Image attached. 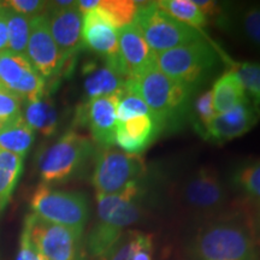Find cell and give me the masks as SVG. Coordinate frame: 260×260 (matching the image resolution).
Here are the masks:
<instances>
[{"instance_id":"cell-21","label":"cell","mask_w":260,"mask_h":260,"mask_svg":"<svg viewBox=\"0 0 260 260\" xmlns=\"http://www.w3.org/2000/svg\"><path fill=\"white\" fill-rule=\"evenodd\" d=\"M25 123L44 136L54 134L58 126V111L54 103L48 98L25 102L24 111H22Z\"/></svg>"},{"instance_id":"cell-36","label":"cell","mask_w":260,"mask_h":260,"mask_svg":"<svg viewBox=\"0 0 260 260\" xmlns=\"http://www.w3.org/2000/svg\"><path fill=\"white\" fill-rule=\"evenodd\" d=\"M8 8L0 6V52L8 50Z\"/></svg>"},{"instance_id":"cell-23","label":"cell","mask_w":260,"mask_h":260,"mask_svg":"<svg viewBox=\"0 0 260 260\" xmlns=\"http://www.w3.org/2000/svg\"><path fill=\"white\" fill-rule=\"evenodd\" d=\"M24 158L0 149V213L8 206L23 171Z\"/></svg>"},{"instance_id":"cell-15","label":"cell","mask_w":260,"mask_h":260,"mask_svg":"<svg viewBox=\"0 0 260 260\" xmlns=\"http://www.w3.org/2000/svg\"><path fill=\"white\" fill-rule=\"evenodd\" d=\"M119 68L126 79H134L155 61V54L149 48L135 22L118 30Z\"/></svg>"},{"instance_id":"cell-12","label":"cell","mask_w":260,"mask_h":260,"mask_svg":"<svg viewBox=\"0 0 260 260\" xmlns=\"http://www.w3.org/2000/svg\"><path fill=\"white\" fill-rule=\"evenodd\" d=\"M119 94L84 102L77 111V123L89 126L93 142L99 145V147L115 146V135L118 124L116 110Z\"/></svg>"},{"instance_id":"cell-25","label":"cell","mask_w":260,"mask_h":260,"mask_svg":"<svg viewBox=\"0 0 260 260\" xmlns=\"http://www.w3.org/2000/svg\"><path fill=\"white\" fill-rule=\"evenodd\" d=\"M230 182L236 190L260 201V159L239 165L233 171Z\"/></svg>"},{"instance_id":"cell-17","label":"cell","mask_w":260,"mask_h":260,"mask_svg":"<svg viewBox=\"0 0 260 260\" xmlns=\"http://www.w3.org/2000/svg\"><path fill=\"white\" fill-rule=\"evenodd\" d=\"M161 132H164L162 125L152 113L139 116L117 124L115 145L125 153L140 155L153 144Z\"/></svg>"},{"instance_id":"cell-32","label":"cell","mask_w":260,"mask_h":260,"mask_svg":"<svg viewBox=\"0 0 260 260\" xmlns=\"http://www.w3.org/2000/svg\"><path fill=\"white\" fill-rule=\"evenodd\" d=\"M141 232L126 230L116 246L100 260H134Z\"/></svg>"},{"instance_id":"cell-19","label":"cell","mask_w":260,"mask_h":260,"mask_svg":"<svg viewBox=\"0 0 260 260\" xmlns=\"http://www.w3.org/2000/svg\"><path fill=\"white\" fill-rule=\"evenodd\" d=\"M126 81L128 79L119 69L117 58L105 60L104 67L94 68L87 73L86 80H84L86 102L95 99V98L119 94L124 89Z\"/></svg>"},{"instance_id":"cell-4","label":"cell","mask_w":260,"mask_h":260,"mask_svg":"<svg viewBox=\"0 0 260 260\" xmlns=\"http://www.w3.org/2000/svg\"><path fill=\"white\" fill-rule=\"evenodd\" d=\"M147 165L141 155L115 147H100L94 154L92 183L98 195H115L142 184Z\"/></svg>"},{"instance_id":"cell-16","label":"cell","mask_w":260,"mask_h":260,"mask_svg":"<svg viewBox=\"0 0 260 260\" xmlns=\"http://www.w3.org/2000/svg\"><path fill=\"white\" fill-rule=\"evenodd\" d=\"M44 14L47 17L48 27L52 38L59 48L65 59H69L82 46V23L83 16L76 4L68 9H52Z\"/></svg>"},{"instance_id":"cell-18","label":"cell","mask_w":260,"mask_h":260,"mask_svg":"<svg viewBox=\"0 0 260 260\" xmlns=\"http://www.w3.org/2000/svg\"><path fill=\"white\" fill-rule=\"evenodd\" d=\"M82 42L105 60L118 56V30L98 9L83 16Z\"/></svg>"},{"instance_id":"cell-34","label":"cell","mask_w":260,"mask_h":260,"mask_svg":"<svg viewBox=\"0 0 260 260\" xmlns=\"http://www.w3.org/2000/svg\"><path fill=\"white\" fill-rule=\"evenodd\" d=\"M5 4L4 6L6 8H10L29 18L44 15L45 10L48 9V2H40V0H10Z\"/></svg>"},{"instance_id":"cell-11","label":"cell","mask_w":260,"mask_h":260,"mask_svg":"<svg viewBox=\"0 0 260 260\" xmlns=\"http://www.w3.org/2000/svg\"><path fill=\"white\" fill-rule=\"evenodd\" d=\"M145 188L142 184L133 186L115 195H98L96 223L110 229L126 232V228L138 223L142 216L140 204Z\"/></svg>"},{"instance_id":"cell-38","label":"cell","mask_w":260,"mask_h":260,"mask_svg":"<svg viewBox=\"0 0 260 260\" xmlns=\"http://www.w3.org/2000/svg\"><path fill=\"white\" fill-rule=\"evenodd\" d=\"M258 220H259V225H260V209H259V213H258Z\"/></svg>"},{"instance_id":"cell-10","label":"cell","mask_w":260,"mask_h":260,"mask_svg":"<svg viewBox=\"0 0 260 260\" xmlns=\"http://www.w3.org/2000/svg\"><path fill=\"white\" fill-rule=\"evenodd\" d=\"M25 56L45 81L57 77L68 61L52 38L45 15L31 18Z\"/></svg>"},{"instance_id":"cell-5","label":"cell","mask_w":260,"mask_h":260,"mask_svg":"<svg viewBox=\"0 0 260 260\" xmlns=\"http://www.w3.org/2000/svg\"><path fill=\"white\" fill-rule=\"evenodd\" d=\"M155 64L167 76L198 88L218 64V54L203 39L161 52L155 56Z\"/></svg>"},{"instance_id":"cell-1","label":"cell","mask_w":260,"mask_h":260,"mask_svg":"<svg viewBox=\"0 0 260 260\" xmlns=\"http://www.w3.org/2000/svg\"><path fill=\"white\" fill-rule=\"evenodd\" d=\"M126 84L141 96L164 130L176 128L186 118L197 90L161 73L155 61Z\"/></svg>"},{"instance_id":"cell-24","label":"cell","mask_w":260,"mask_h":260,"mask_svg":"<svg viewBox=\"0 0 260 260\" xmlns=\"http://www.w3.org/2000/svg\"><path fill=\"white\" fill-rule=\"evenodd\" d=\"M157 4L175 19L198 30L207 24V17L193 0H160Z\"/></svg>"},{"instance_id":"cell-13","label":"cell","mask_w":260,"mask_h":260,"mask_svg":"<svg viewBox=\"0 0 260 260\" xmlns=\"http://www.w3.org/2000/svg\"><path fill=\"white\" fill-rule=\"evenodd\" d=\"M182 198L190 209L199 212H213L224 206L226 189L216 170L199 169L189 176L182 187Z\"/></svg>"},{"instance_id":"cell-2","label":"cell","mask_w":260,"mask_h":260,"mask_svg":"<svg viewBox=\"0 0 260 260\" xmlns=\"http://www.w3.org/2000/svg\"><path fill=\"white\" fill-rule=\"evenodd\" d=\"M189 252L194 260H260L253 234L232 220L201 228L190 242Z\"/></svg>"},{"instance_id":"cell-30","label":"cell","mask_w":260,"mask_h":260,"mask_svg":"<svg viewBox=\"0 0 260 260\" xmlns=\"http://www.w3.org/2000/svg\"><path fill=\"white\" fill-rule=\"evenodd\" d=\"M235 25L249 44L260 50V4L248 6L237 14Z\"/></svg>"},{"instance_id":"cell-28","label":"cell","mask_w":260,"mask_h":260,"mask_svg":"<svg viewBox=\"0 0 260 260\" xmlns=\"http://www.w3.org/2000/svg\"><path fill=\"white\" fill-rule=\"evenodd\" d=\"M249 100L260 107V63L240 61L233 68Z\"/></svg>"},{"instance_id":"cell-26","label":"cell","mask_w":260,"mask_h":260,"mask_svg":"<svg viewBox=\"0 0 260 260\" xmlns=\"http://www.w3.org/2000/svg\"><path fill=\"white\" fill-rule=\"evenodd\" d=\"M117 30L132 24L138 14V2L133 0H100L96 8Z\"/></svg>"},{"instance_id":"cell-37","label":"cell","mask_w":260,"mask_h":260,"mask_svg":"<svg viewBox=\"0 0 260 260\" xmlns=\"http://www.w3.org/2000/svg\"><path fill=\"white\" fill-rule=\"evenodd\" d=\"M99 2L100 0H80V2H77V9H79L81 15L84 16L95 10L99 6Z\"/></svg>"},{"instance_id":"cell-3","label":"cell","mask_w":260,"mask_h":260,"mask_svg":"<svg viewBox=\"0 0 260 260\" xmlns=\"http://www.w3.org/2000/svg\"><path fill=\"white\" fill-rule=\"evenodd\" d=\"M95 154L92 140L75 130L64 133L39 159L42 184L65 183L79 176Z\"/></svg>"},{"instance_id":"cell-9","label":"cell","mask_w":260,"mask_h":260,"mask_svg":"<svg viewBox=\"0 0 260 260\" xmlns=\"http://www.w3.org/2000/svg\"><path fill=\"white\" fill-rule=\"evenodd\" d=\"M0 86L25 102H34L44 98L46 81L34 69L25 54L6 50L0 52Z\"/></svg>"},{"instance_id":"cell-33","label":"cell","mask_w":260,"mask_h":260,"mask_svg":"<svg viewBox=\"0 0 260 260\" xmlns=\"http://www.w3.org/2000/svg\"><path fill=\"white\" fill-rule=\"evenodd\" d=\"M22 104L23 99L21 96L0 86V124L22 117Z\"/></svg>"},{"instance_id":"cell-35","label":"cell","mask_w":260,"mask_h":260,"mask_svg":"<svg viewBox=\"0 0 260 260\" xmlns=\"http://www.w3.org/2000/svg\"><path fill=\"white\" fill-rule=\"evenodd\" d=\"M16 260H46L44 255L35 248L27 234L22 232L21 240H19V248Z\"/></svg>"},{"instance_id":"cell-29","label":"cell","mask_w":260,"mask_h":260,"mask_svg":"<svg viewBox=\"0 0 260 260\" xmlns=\"http://www.w3.org/2000/svg\"><path fill=\"white\" fill-rule=\"evenodd\" d=\"M116 113L117 121H118V123H122L135 118V117L149 115L151 111H149L146 103L141 99V96L125 83L124 89L119 94Z\"/></svg>"},{"instance_id":"cell-20","label":"cell","mask_w":260,"mask_h":260,"mask_svg":"<svg viewBox=\"0 0 260 260\" xmlns=\"http://www.w3.org/2000/svg\"><path fill=\"white\" fill-rule=\"evenodd\" d=\"M211 92L216 113L225 112L249 99L233 69L220 75L213 83Z\"/></svg>"},{"instance_id":"cell-31","label":"cell","mask_w":260,"mask_h":260,"mask_svg":"<svg viewBox=\"0 0 260 260\" xmlns=\"http://www.w3.org/2000/svg\"><path fill=\"white\" fill-rule=\"evenodd\" d=\"M191 107H193V121L195 122V129L205 139L207 125L212 121L213 117L217 115L213 106L211 89L204 90V92L198 94L197 98L193 100Z\"/></svg>"},{"instance_id":"cell-22","label":"cell","mask_w":260,"mask_h":260,"mask_svg":"<svg viewBox=\"0 0 260 260\" xmlns=\"http://www.w3.org/2000/svg\"><path fill=\"white\" fill-rule=\"evenodd\" d=\"M35 140V132L23 119V115L15 121L0 124V149L19 157H25Z\"/></svg>"},{"instance_id":"cell-14","label":"cell","mask_w":260,"mask_h":260,"mask_svg":"<svg viewBox=\"0 0 260 260\" xmlns=\"http://www.w3.org/2000/svg\"><path fill=\"white\" fill-rule=\"evenodd\" d=\"M260 119V107L251 100L240 104L223 113H217L206 128L205 140L224 144L245 135Z\"/></svg>"},{"instance_id":"cell-27","label":"cell","mask_w":260,"mask_h":260,"mask_svg":"<svg viewBox=\"0 0 260 260\" xmlns=\"http://www.w3.org/2000/svg\"><path fill=\"white\" fill-rule=\"evenodd\" d=\"M6 8V6H5ZM31 18L8 9V50L15 53L25 54L30 35Z\"/></svg>"},{"instance_id":"cell-7","label":"cell","mask_w":260,"mask_h":260,"mask_svg":"<svg viewBox=\"0 0 260 260\" xmlns=\"http://www.w3.org/2000/svg\"><path fill=\"white\" fill-rule=\"evenodd\" d=\"M30 207L41 219L81 233L89 218V203L83 193L56 189L42 183L32 194Z\"/></svg>"},{"instance_id":"cell-6","label":"cell","mask_w":260,"mask_h":260,"mask_svg":"<svg viewBox=\"0 0 260 260\" xmlns=\"http://www.w3.org/2000/svg\"><path fill=\"white\" fill-rule=\"evenodd\" d=\"M138 6L134 22L155 56L161 52L205 39L200 30L175 19L159 8L157 2H138Z\"/></svg>"},{"instance_id":"cell-8","label":"cell","mask_w":260,"mask_h":260,"mask_svg":"<svg viewBox=\"0 0 260 260\" xmlns=\"http://www.w3.org/2000/svg\"><path fill=\"white\" fill-rule=\"evenodd\" d=\"M46 260H86L83 233L41 219L30 213L23 230Z\"/></svg>"}]
</instances>
